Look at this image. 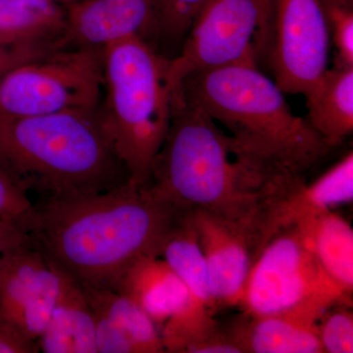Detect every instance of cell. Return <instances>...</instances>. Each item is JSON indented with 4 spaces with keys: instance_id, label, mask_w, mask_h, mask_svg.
<instances>
[{
    "instance_id": "cell-26",
    "label": "cell",
    "mask_w": 353,
    "mask_h": 353,
    "mask_svg": "<svg viewBox=\"0 0 353 353\" xmlns=\"http://www.w3.org/2000/svg\"><path fill=\"white\" fill-rule=\"evenodd\" d=\"M60 43L29 44V46H7L0 43V79L10 70L31 61L32 59L43 57L58 48Z\"/></svg>"
},
{
    "instance_id": "cell-29",
    "label": "cell",
    "mask_w": 353,
    "mask_h": 353,
    "mask_svg": "<svg viewBox=\"0 0 353 353\" xmlns=\"http://www.w3.org/2000/svg\"><path fill=\"white\" fill-rule=\"evenodd\" d=\"M325 8L341 7V8H353V0H323Z\"/></svg>"
},
{
    "instance_id": "cell-11",
    "label": "cell",
    "mask_w": 353,
    "mask_h": 353,
    "mask_svg": "<svg viewBox=\"0 0 353 353\" xmlns=\"http://www.w3.org/2000/svg\"><path fill=\"white\" fill-rule=\"evenodd\" d=\"M189 213L205 259L216 307L238 306L248 274L264 248L261 225L204 211Z\"/></svg>"
},
{
    "instance_id": "cell-7",
    "label": "cell",
    "mask_w": 353,
    "mask_h": 353,
    "mask_svg": "<svg viewBox=\"0 0 353 353\" xmlns=\"http://www.w3.org/2000/svg\"><path fill=\"white\" fill-rule=\"evenodd\" d=\"M350 296L323 269L294 226L265 245L248 274L238 306L248 315L292 311L323 315L336 304L350 303Z\"/></svg>"
},
{
    "instance_id": "cell-3",
    "label": "cell",
    "mask_w": 353,
    "mask_h": 353,
    "mask_svg": "<svg viewBox=\"0 0 353 353\" xmlns=\"http://www.w3.org/2000/svg\"><path fill=\"white\" fill-rule=\"evenodd\" d=\"M0 169L28 194L34 192L44 199L90 196L129 182L99 108L0 114Z\"/></svg>"
},
{
    "instance_id": "cell-6",
    "label": "cell",
    "mask_w": 353,
    "mask_h": 353,
    "mask_svg": "<svg viewBox=\"0 0 353 353\" xmlns=\"http://www.w3.org/2000/svg\"><path fill=\"white\" fill-rule=\"evenodd\" d=\"M274 0H206L181 50L169 58V76L178 88L206 70L246 64L270 70Z\"/></svg>"
},
{
    "instance_id": "cell-17",
    "label": "cell",
    "mask_w": 353,
    "mask_h": 353,
    "mask_svg": "<svg viewBox=\"0 0 353 353\" xmlns=\"http://www.w3.org/2000/svg\"><path fill=\"white\" fill-rule=\"evenodd\" d=\"M54 267V266H53ZM54 306L37 345L44 353H97L94 314L83 285L60 270Z\"/></svg>"
},
{
    "instance_id": "cell-30",
    "label": "cell",
    "mask_w": 353,
    "mask_h": 353,
    "mask_svg": "<svg viewBox=\"0 0 353 353\" xmlns=\"http://www.w3.org/2000/svg\"><path fill=\"white\" fill-rule=\"evenodd\" d=\"M52 1L57 2V3L60 4V6H69L72 2L75 1V0H52Z\"/></svg>"
},
{
    "instance_id": "cell-2",
    "label": "cell",
    "mask_w": 353,
    "mask_h": 353,
    "mask_svg": "<svg viewBox=\"0 0 353 353\" xmlns=\"http://www.w3.org/2000/svg\"><path fill=\"white\" fill-rule=\"evenodd\" d=\"M30 230L32 245L83 288L111 289L139 257L161 256L185 213L127 182L90 196L44 199Z\"/></svg>"
},
{
    "instance_id": "cell-22",
    "label": "cell",
    "mask_w": 353,
    "mask_h": 353,
    "mask_svg": "<svg viewBox=\"0 0 353 353\" xmlns=\"http://www.w3.org/2000/svg\"><path fill=\"white\" fill-rule=\"evenodd\" d=\"M206 0H157L155 32L171 43H180Z\"/></svg>"
},
{
    "instance_id": "cell-12",
    "label": "cell",
    "mask_w": 353,
    "mask_h": 353,
    "mask_svg": "<svg viewBox=\"0 0 353 353\" xmlns=\"http://www.w3.org/2000/svg\"><path fill=\"white\" fill-rule=\"evenodd\" d=\"M67 34L82 46L104 48L155 32L157 0H81L67 6Z\"/></svg>"
},
{
    "instance_id": "cell-27",
    "label": "cell",
    "mask_w": 353,
    "mask_h": 353,
    "mask_svg": "<svg viewBox=\"0 0 353 353\" xmlns=\"http://www.w3.org/2000/svg\"><path fill=\"white\" fill-rule=\"evenodd\" d=\"M26 245H31V238L24 228L0 220V254Z\"/></svg>"
},
{
    "instance_id": "cell-5",
    "label": "cell",
    "mask_w": 353,
    "mask_h": 353,
    "mask_svg": "<svg viewBox=\"0 0 353 353\" xmlns=\"http://www.w3.org/2000/svg\"><path fill=\"white\" fill-rule=\"evenodd\" d=\"M102 53V124L129 182L148 185L173 116L176 90L169 76V58L139 37L108 44Z\"/></svg>"
},
{
    "instance_id": "cell-15",
    "label": "cell",
    "mask_w": 353,
    "mask_h": 353,
    "mask_svg": "<svg viewBox=\"0 0 353 353\" xmlns=\"http://www.w3.org/2000/svg\"><path fill=\"white\" fill-rule=\"evenodd\" d=\"M322 316L303 311L245 313L229 332L243 353H324L318 332Z\"/></svg>"
},
{
    "instance_id": "cell-23",
    "label": "cell",
    "mask_w": 353,
    "mask_h": 353,
    "mask_svg": "<svg viewBox=\"0 0 353 353\" xmlns=\"http://www.w3.org/2000/svg\"><path fill=\"white\" fill-rule=\"evenodd\" d=\"M350 303L332 306L320 318L318 332L323 352H353V313Z\"/></svg>"
},
{
    "instance_id": "cell-14",
    "label": "cell",
    "mask_w": 353,
    "mask_h": 353,
    "mask_svg": "<svg viewBox=\"0 0 353 353\" xmlns=\"http://www.w3.org/2000/svg\"><path fill=\"white\" fill-rule=\"evenodd\" d=\"M353 201V153L312 183L303 181L275 204L265 225V245L275 234Z\"/></svg>"
},
{
    "instance_id": "cell-9",
    "label": "cell",
    "mask_w": 353,
    "mask_h": 353,
    "mask_svg": "<svg viewBox=\"0 0 353 353\" xmlns=\"http://www.w3.org/2000/svg\"><path fill=\"white\" fill-rule=\"evenodd\" d=\"M330 43L323 0H274L270 71L283 92L312 90L328 70Z\"/></svg>"
},
{
    "instance_id": "cell-25",
    "label": "cell",
    "mask_w": 353,
    "mask_h": 353,
    "mask_svg": "<svg viewBox=\"0 0 353 353\" xmlns=\"http://www.w3.org/2000/svg\"><path fill=\"white\" fill-rule=\"evenodd\" d=\"M330 41L336 50V65L353 67V8L331 7L326 9Z\"/></svg>"
},
{
    "instance_id": "cell-1",
    "label": "cell",
    "mask_w": 353,
    "mask_h": 353,
    "mask_svg": "<svg viewBox=\"0 0 353 353\" xmlns=\"http://www.w3.org/2000/svg\"><path fill=\"white\" fill-rule=\"evenodd\" d=\"M305 180L245 152L179 88L153 163V194L183 213L204 211L264 229L272 208Z\"/></svg>"
},
{
    "instance_id": "cell-28",
    "label": "cell",
    "mask_w": 353,
    "mask_h": 353,
    "mask_svg": "<svg viewBox=\"0 0 353 353\" xmlns=\"http://www.w3.org/2000/svg\"><path fill=\"white\" fill-rule=\"evenodd\" d=\"M36 353L38 348L18 340L0 329V353Z\"/></svg>"
},
{
    "instance_id": "cell-18",
    "label": "cell",
    "mask_w": 353,
    "mask_h": 353,
    "mask_svg": "<svg viewBox=\"0 0 353 353\" xmlns=\"http://www.w3.org/2000/svg\"><path fill=\"white\" fill-rule=\"evenodd\" d=\"M311 128L331 148L353 132V67L327 70L305 97Z\"/></svg>"
},
{
    "instance_id": "cell-21",
    "label": "cell",
    "mask_w": 353,
    "mask_h": 353,
    "mask_svg": "<svg viewBox=\"0 0 353 353\" xmlns=\"http://www.w3.org/2000/svg\"><path fill=\"white\" fill-rule=\"evenodd\" d=\"M161 256L187 288L192 310L199 314L214 316L216 305L208 267L190 213H185L169 236Z\"/></svg>"
},
{
    "instance_id": "cell-16",
    "label": "cell",
    "mask_w": 353,
    "mask_h": 353,
    "mask_svg": "<svg viewBox=\"0 0 353 353\" xmlns=\"http://www.w3.org/2000/svg\"><path fill=\"white\" fill-rule=\"evenodd\" d=\"M113 290L131 299L159 330L190 303L189 292L163 257L145 255L125 270Z\"/></svg>"
},
{
    "instance_id": "cell-10",
    "label": "cell",
    "mask_w": 353,
    "mask_h": 353,
    "mask_svg": "<svg viewBox=\"0 0 353 353\" xmlns=\"http://www.w3.org/2000/svg\"><path fill=\"white\" fill-rule=\"evenodd\" d=\"M59 282L57 268L32 243L0 254V329L38 348Z\"/></svg>"
},
{
    "instance_id": "cell-13",
    "label": "cell",
    "mask_w": 353,
    "mask_h": 353,
    "mask_svg": "<svg viewBox=\"0 0 353 353\" xmlns=\"http://www.w3.org/2000/svg\"><path fill=\"white\" fill-rule=\"evenodd\" d=\"M94 314L97 353H162L160 330L129 297L111 289L83 288Z\"/></svg>"
},
{
    "instance_id": "cell-20",
    "label": "cell",
    "mask_w": 353,
    "mask_h": 353,
    "mask_svg": "<svg viewBox=\"0 0 353 353\" xmlns=\"http://www.w3.org/2000/svg\"><path fill=\"white\" fill-rule=\"evenodd\" d=\"M296 227L330 277L352 294L353 229L350 223L339 213L330 211Z\"/></svg>"
},
{
    "instance_id": "cell-8",
    "label": "cell",
    "mask_w": 353,
    "mask_h": 353,
    "mask_svg": "<svg viewBox=\"0 0 353 353\" xmlns=\"http://www.w3.org/2000/svg\"><path fill=\"white\" fill-rule=\"evenodd\" d=\"M103 88L102 48H58L0 79V114L39 116L92 111Z\"/></svg>"
},
{
    "instance_id": "cell-24",
    "label": "cell",
    "mask_w": 353,
    "mask_h": 353,
    "mask_svg": "<svg viewBox=\"0 0 353 353\" xmlns=\"http://www.w3.org/2000/svg\"><path fill=\"white\" fill-rule=\"evenodd\" d=\"M36 212L29 194L0 169V220L15 223L30 233Z\"/></svg>"
},
{
    "instance_id": "cell-4",
    "label": "cell",
    "mask_w": 353,
    "mask_h": 353,
    "mask_svg": "<svg viewBox=\"0 0 353 353\" xmlns=\"http://www.w3.org/2000/svg\"><path fill=\"white\" fill-rule=\"evenodd\" d=\"M179 88L245 152L280 170L304 176L333 150L292 112L285 92L257 67L206 70Z\"/></svg>"
},
{
    "instance_id": "cell-19",
    "label": "cell",
    "mask_w": 353,
    "mask_h": 353,
    "mask_svg": "<svg viewBox=\"0 0 353 353\" xmlns=\"http://www.w3.org/2000/svg\"><path fill=\"white\" fill-rule=\"evenodd\" d=\"M66 9L52 0H0V43H62Z\"/></svg>"
}]
</instances>
